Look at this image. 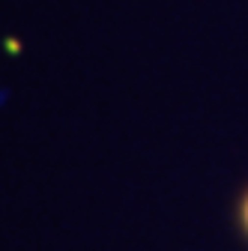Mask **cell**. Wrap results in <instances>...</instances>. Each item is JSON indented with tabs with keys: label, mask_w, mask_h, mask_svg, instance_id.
Wrapping results in <instances>:
<instances>
[{
	"label": "cell",
	"mask_w": 248,
	"mask_h": 251,
	"mask_svg": "<svg viewBox=\"0 0 248 251\" xmlns=\"http://www.w3.org/2000/svg\"><path fill=\"white\" fill-rule=\"evenodd\" d=\"M239 218H242V227H245V233H248V192H245V198H242V206H239Z\"/></svg>",
	"instance_id": "1"
}]
</instances>
